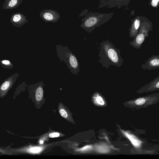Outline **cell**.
Returning a JSON list of instances; mask_svg holds the SVG:
<instances>
[{
    "mask_svg": "<svg viewBox=\"0 0 159 159\" xmlns=\"http://www.w3.org/2000/svg\"><path fill=\"white\" fill-rule=\"evenodd\" d=\"M98 56L99 61L107 69L111 65L120 67L123 62L120 51L108 40L103 41L100 43Z\"/></svg>",
    "mask_w": 159,
    "mask_h": 159,
    "instance_id": "1",
    "label": "cell"
},
{
    "mask_svg": "<svg viewBox=\"0 0 159 159\" xmlns=\"http://www.w3.org/2000/svg\"><path fill=\"white\" fill-rule=\"evenodd\" d=\"M114 15V12L109 13L89 12L82 19L80 27L85 31L91 33L96 28L107 22Z\"/></svg>",
    "mask_w": 159,
    "mask_h": 159,
    "instance_id": "2",
    "label": "cell"
},
{
    "mask_svg": "<svg viewBox=\"0 0 159 159\" xmlns=\"http://www.w3.org/2000/svg\"><path fill=\"white\" fill-rule=\"evenodd\" d=\"M159 101V93H156L135 99L134 102L136 107L144 108L156 103Z\"/></svg>",
    "mask_w": 159,
    "mask_h": 159,
    "instance_id": "3",
    "label": "cell"
},
{
    "mask_svg": "<svg viewBox=\"0 0 159 159\" xmlns=\"http://www.w3.org/2000/svg\"><path fill=\"white\" fill-rule=\"evenodd\" d=\"M66 57L65 61L71 72L74 75L78 73L80 70L79 65L76 56L68 49L65 52Z\"/></svg>",
    "mask_w": 159,
    "mask_h": 159,
    "instance_id": "4",
    "label": "cell"
},
{
    "mask_svg": "<svg viewBox=\"0 0 159 159\" xmlns=\"http://www.w3.org/2000/svg\"><path fill=\"white\" fill-rule=\"evenodd\" d=\"M39 16L44 22L52 23L57 22L61 17L57 11L51 9L42 10L39 13Z\"/></svg>",
    "mask_w": 159,
    "mask_h": 159,
    "instance_id": "5",
    "label": "cell"
},
{
    "mask_svg": "<svg viewBox=\"0 0 159 159\" xmlns=\"http://www.w3.org/2000/svg\"><path fill=\"white\" fill-rule=\"evenodd\" d=\"M159 90V76L150 83L141 87L137 92L139 93L157 91Z\"/></svg>",
    "mask_w": 159,
    "mask_h": 159,
    "instance_id": "6",
    "label": "cell"
},
{
    "mask_svg": "<svg viewBox=\"0 0 159 159\" xmlns=\"http://www.w3.org/2000/svg\"><path fill=\"white\" fill-rule=\"evenodd\" d=\"M10 21L13 26L20 28L29 22L25 16L20 12H16L13 14L10 17Z\"/></svg>",
    "mask_w": 159,
    "mask_h": 159,
    "instance_id": "7",
    "label": "cell"
},
{
    "mask_svg": "<svg viewBox=\"0 0 159 159\" xmlns=\"http://www.w3.org/2000/svg\"><path fill=\"white\" fill-rule=\"evenodd\" d=\"M126 0H100L98 8H120L124 5Z\"/></svg>",
    "mask_w": 159,
    "mask_h": 159,
    "instance_id": "8",
    "label": "cell"
},
{
    "mask_svg": "<svg viewBox=\"0 0 159 159\" xmlns=\"http://www.w3.org/2000/svg\"><path fill=\"white\" fill-rule=\"evenodd\" d=\"M141 68L148 70L159 68V55H152L142 65Z\"/></svg>",
    "mask_w": 159,
    "mask_h": 159,
    "instance_id": "9",
    "label": "cell"
},
{
    "mask_svg": "<svg viewBox=\"0 0 159 159\" xmlns=\"http://www.w3.org/2000/svg\"><path fill=\"white\" fill-rule=\"evenodd\" d=\"M146 38V37L143 34L138 33L137 35L134 38L133 40L130 42V44L134 48L139 49L144 42Z\"/></svg>",
    "mask_w": 159,
    "mask_h": 159,
    "instance_id": "10",
    "label": "cell"
},
{
    "mask_svg": "<svg viewBox=\"0 0 159 159\" xmlns=\"http://www.w3.org/2000/svg\"><path fill=\"white\" fill-rule=\"evenodd\" d=\"M23 0H5L2 4V9L11 10L18 7Z\"/></svg>",
    "mask_w": 159,
    "mask_h": 159,
    "instance_id": "11",
    "label": "cell"
},
{
    "mask_svg": "<svg viewBox=\"0 0 159 159\" xmlns=\"http://www.w3.org/2000/svg\"><path fill=\"white\" fill-rule=\"evenodd\" d=\"M124 133L135 147L139 148L141 146L142 141L137 137L127 132H124Z\"/></svg>",
    "mask_w": 159,
    "mask_h": 159,
    "instance_id": "12",
    "label": "cell"
},
{
    "mask_svg": "<svg viewBox=\"0 0 159 159\" xmlns=\"http://www.w3.org/2000/svg\"><path fill=\"white\" fill-rule=\"evenodd\" d=\"M12 78H10L5 81L1 87V90L2 91H5L8 89L12 85L13 81Z\"/></svg>",
    "mask_w": 159,
    "mask_h": 159,
    "instance_id": "13",
    "label": "cell"
},
{
    "mask_svg": "<svg viewBox=\"0 0 159 159\" xmlns=\"http://www.w3.org/2000/svg\"><path fill=\"white\" fill-rule=\"evenodd\" d=\"M43 92L42 88L39 87L36 89L35 93V98L37 101H40L43 97Z\"/></svg>",
    "mask_w": 159,
    "mask_h": 159,
    "instance_id": "14",
    "label": "cell"
},
{
    "mask_svg": "<svg viewBox=\"0 0 159 159\" xmlns=\"http://www.w3.org/2000/svg\"><path fill=\"white\" fill-rule=\"evenodd\" d=\"M41 148L39 147H34L29 149V151L33 153H37L39 152L41 150Z\"/></svg>",
    "mask_w": 159,
    "mask_h": 159,
    "instance_id": "15",
    "label": "cell"
},
{
    "mask_svg": "<svg viewBox=\"0 0 159 159\" xmlns=\"http://www.w3.org/2000/svg\"><path fill=\"white\" fill-rule=\"evenodd\" d=\"M59 112L61 115L63 117L66 118L68 116V115L66 112L63 109H61L59 110Z\"/></svg>",
    "mask_w": 159,
    "mask_h": 159,
    "instance_id": "16",
    "label": "cell"
},
{
    "mask_svg": "<svg viewBox=\"0 0 159 159\" xmlns=\"http://www.w3.org/2000/svg\"><path fill=\"white\" fill-rule=\"evenodd\" d=\"M96 100L97 103L100 105H103L104 104L103 100L100 96H98L96 98Z\"/></svg>",
    "mask_w": 159,
    "mask_h": 159,
    "instance_id": "17",
    "label": "cell"
},
{
    "mask_svg": "<svg viewBox=\"0 0 159 159\" xmlns=\"http://www.w3.org/2000/svg\"><path fill=\"white\" fill-rule=\"evenodd\" d=\"M59 134L57 132H54L50 134L49 137L51 138L57 137L59 136Z\"/></svg>",
    "mask_w": 159,
    "mask_h": 159,
    "instance_id": "18",
    "label": "cell"
},
{
    "mask_svg": "<svg viewBox=\"0 0 159 159\" xmlns=\"http://www.w3.org/2000/svg\"><path fill=\"white\" fill-rule=\"evenodd\" d=\"M91 146L90 145H87L85 146H84L81 148L79 150V151H84L88 150V149H91Z\"/></svg>",
    "mask_w": 159,
    "mask_h": 159,
    "instance_id": "19",
    "label": "cell"
},
{
    "mask_svg": "<svg viewBox=\"0 0 159 159\" xmlns=\"http://www.w3.org/2000/svg\"><path fill=\"white\" fill-rule=\"evenodd\" d=\"M159 0H152L151 2V4L153 7H156L157 4Z\"/></svg>",
    "mask_w": 159,
    "mask_h": 159,
    "instance_id": "20",
    "label": "cell"
},
{
    "mask_svg": "<svg viewBox=\"0 0 159 159\" xmlns=\"http://www.w3.org/2000/svg\"><path fill=\"white\" fill-rule=\"evenodd\" d=\"M2 63L3 64L6 65H7L10 64V61L7 60H3L2 61Z\"/></svg>",
    "mask_w": 159,
    "mask_h": 159,
    "instance_id": "21",
    "label": "cell"
},
{
    "mask_svg": "<svg viewBox=\"0 0 159 159\" xmlns=\"http://www.w3.org/2000/svg\"><path fill=\"white\" fill-rule=\"evenodd\" d=\"M40 143L41 144H43V140H41L40 141Z\"/></svg>",
    "mask_w": 159,
    "mask_h": 159,
    "instance_id": "22",
    "label": "cell"
},
{
    "mask_svg": "<svg viewBox=\"0 0 159 159\" xmlns=\"http://www.w3.org/2000/svg\"></svg>",
    "mask_w": 159,
    "mask_h": 159,
    "instance_id": "23",
    "label": "cell"
}]
</instances>
